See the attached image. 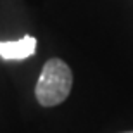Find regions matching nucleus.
I'll return each mask as SVG.
<instances>
[{
    "label": "nucleus",
    "mask_w": 133,
    "mask_h": 133,
    "mask_svg": "<svg viewBox=\"0 0 133 133\" xmlns=\"http://www.w3.org/2000/svg\"><path fill=\"white\" fill-rule=\"evenodd\" d=\"M124 133H133V131H124Z\"/></svg>",
    "instance_id": "nucleus-3"
},
{
    "label": "nucleus",
    "mask_w": 133,
    "mask_h": 133,
    "mask_svg": "<svg viewBox=\"0 0 133 133\" xmlns=\"http://www.w3.org/2000/svg\"><path fill=\"white\" fill-rule=\"evenodd\" d=\"M73 88V71L62 59H49L45 62L38 83L35 87V97L40 105L54 107L62 104Z\"/></svg>",
    "instance_id": "nucleus-1"
},
{
    "label": "nucleus",
    "mask_w": 133,
    "mask_h": 133,
    "mask_svg": "<svg viewBox=\"0 0 133 133\" xmlns=\"http://www.w3.org/2000/svg\"><path fill=\"white\" fill-rule=\"evenodd\" d=\"M36 50V38L35 36H23L16 42H0V57L10 61L28 59Z\"/></svg>",
    "instance_id": "nucleus-2"
}]
</instances>
